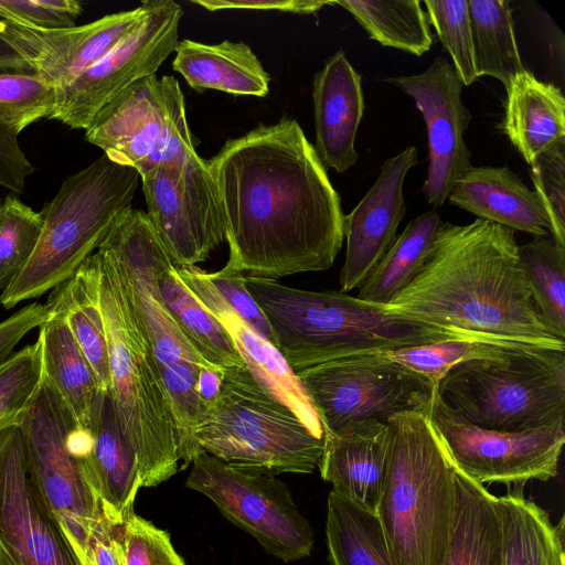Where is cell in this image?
<instances>
[{"mask_svg": "<svg viewBox=\"0 0 565 565\" xmlns=\"http://www.w3.org/2000/svg\"><path fill=\"white\" fill-rule=\"evenodd\" d=\"M97 253L115 267L142 320L172 407L185 467L203 454L194 439L195 385L200 370L213 366L195 351L160 298L158 275L172 259L147 213L131 207L118 216Z\"/></svg>", "mask_w": 565, "mask_h": 565, "instance_id": "7", "label": "cell"}, {"mask_svg": "<svg viewBox=\"0 0 565 565\" xmlns=\"http://www.w3.org/2000/svg\"><path fill=\"white\" fill-rule=\"evenodd\" d=\"M136 25L104 57L56 89L49 119L86 130L96 115L136 81L156 74L175 51L183 9L173 0H147Z\"/></svg>", "mask_w": 565, "mask_h": 565, "instance_id": "14", "label": "cell"}, {"mask_svg": "<svg viewBox=\"0 0 565 565\" xmlns=\"http://www.w3.org/2000/svg\"><path fill=\"white\" fill-rule=\"evenodd\" d=\"M0 210H1V204H0Z\"/></svg>", "mask_w": 565, "mask_h": 565, "instance_id": "54", "label": "cell"}, {"mask_svg": "<svg viewBox=\"0 0 565 565\" xmlns=\"http://www.w3.org/2000/svg\"><path fill=\"white\" fill-rule=\"evenodd\" d=\"M444 223L436 210L413 218L360 285L356 297L381 306L390 305L425 264Z\"/></svg>", "mask_w": 565, "mask_h": 565, "instance_id": "33", "label": "cell"}, {"mask_svg": "<svg viewBox=\"0 0 565 565\" xmlns=\"http://www.w3.org/2000/svg\"><path fill=\"white\" fill-rule=\"evenodd\" d=\"M428 415L456 469L476 483L522 488L527 481H547L558 472L564 422L522 431L480 428L449 408L437 391Z\"/></svg>", "mask_w": 565, "mask_h": 565, "instance_id": "15", "label": "cell"}, {"mask_svg": "<svg viewBox=\"0 0 565 565\" xmlns=\"http://www.w3.org/2000/svg\"><path fill=\"white\" fill-rule=\"evenodd\" d=\"M392 439L390 425L374 419L351 423L334 433L323 431L318 463L321 478L343 498L376 513Z\"/></svg>", "mask_w": 565, "mask_h": 565, "instance_id": "22", "label": "cell"}, {"mask_svg": "<svg viewBox=\"0 0 565 565\" xmlns=\"http://www.w3.org/2000/svg\"><path fill=\"white\" fill-rule=\"evenodd\" d=\"M384 307L430 326L565 349L534 305L514 232L486 220L444 223L420 270Z\"/></svg>", "mask_w": 565, "mask_h": 565, "instance_id": "2", "label": "cell"}, {"mask_svg": "<svg viewBox=\"0 0 565 565\" xmlns=\"http://www.w3.org/2000/svg\"><path fill=\"white\" fill-rule=\"evenodd\" d=\"M519 259L537 311L565 341V246L551 235L536 236L519 246Z\"/></svg>", "mask_w": 565, "mask_h": 565, "instance_id": "37", "label": "cell"}, {"mask_svg": "<svg viewBox=\"0 0 565 565\" xmlns=\"http://www.w3.org/2000/svg\"><path fill=\"white\" fill-rule=\"evenodd\" d=\"M429 24L451 57L465 86L478 79L467 0H425Z\"/></svg>", "mask_w": 565, "mask_h": 565, "instance_id": "42", "label": "cell"}, {"mask_svg": "<svg viewBox=\"0 0 565 565\" xmlns=\"http://www.w3.org/2000/svg\"><path fill=\"white\" fill-rule=\"evenodd\" d=\"M209 11L244 9L280 11L298 14H312L330 4L331 1L318 0H191Z\"/></svg>", "mask_w": 565, "mask_h": 565, "instance_id": "50", "label": "cell"}, {"mask_svg": "<svg viewBox=\"0 0 565 565\" xmlns=\"http://www.w3.org/2000/svg\"><path fill=\"white\" fill-rule=\"evenodd\" d=\"M50 298L62 308L100 390L109 393L108 343L99 301L97 254L94 253L74 276L56 287Z\"/></svg>", "mask_w": 565, "mask_h": 565, "instance_id": "30", "label": "cell"}, {"mask_svg": "<svg viewBox=\"0 0 565 565\" xmlns=\"http://www.w3.org/2000/svg\"><path fill=\"white\" fill-rule=\"evenodd\" d=\"M96 254L108 343L109 394L122 431L135 449L141 487H157L179 470L172 407L136 306L115 267Z\"/></svg>", "mask_w": 565, "mask_h": 565, "instance_id": "4", "label": "cell"}, {"mask_svg": "<svg viewBox=\"0 0 565 565\" xmlns=\"http://www.w3.org/2000/svg\"><path fill=\"white\" fill-rule=\"evenodd\" d=\"M473 61L478 78L490 76L507 88L523 72L508 0H468Z\"/></svg>", "mask_w": 565, "mask_h": 565, "instance_id": "35", "label": "cell"}, {"mask_svg": "<svg viewBox=\"0 0 565 565\" xmlns=\"http://www.w3.org/2000/svg\"><path fill=\"white\" fill-rule=\"evenodd\" d=\"M531 178L534 192L550 218L551 236L565 246V140L535 158Z\"/></svg>", "mask_w": 565, "mask_h": 565, "instance_id": "43", "label": "cell"}, {"mask_svg": "<svg viewBox=\"0 0 565 565\" xmlns=\"http://www.w3.org/2000/svg\"><path fill=\"white\" fill-rule=\"evenodd\" d=\"M241 271L224 266L205 276L227 306L252 329L276 347L275 337L262 309L249 294Z\"/></svg>", "mask_w": 565, "mask_h": 565, "instance_id": "46", "label": "cell"}, {"mask_svg": "<svg viewBox=\"0 0 565 565\" xmlns=\"http://www.w3.org/2000/svg\"><path fill=\"white\" fill-rule=\"evenodd\" d=\"M441 565H505L497 497L458 470L452 524Z\"/></svg>", "mask_w": 565, "mask_h": 565, "instance_id": "29", "label": "cell"}, {"mask_svg": "<svg viewBox=\"0 0 565 565\" xmlns=\"http://www.w3.org/2000/svg\"><path fill=\"white\" fill-rule=\"evenodd\" d=\"M522 345H526V343L448 340L384 353L394 361L427 376L437 384L445 373L456 364L473 359L498 355Z\"/></svg>", "mask_w": 565, "mask_h": 565, "instance_id": "38", "label": "cell"}, {"mask_svg": "<svg viewBox=\"0 0 565 565\" xmlns=\"http://www.w3.org/2000/svg\"><path fill=\"white\" fill-rule=\"evenodd\" d=\"M34 73L29 64L0 38V74Z\"/></svg>", "mask_w": 565, "mask_h": 565, "instance_id": "52", "label": "cell"}, {"mask_svg": "<svg viewBox=\"0 0 565 565\" xmlns=\"http://www.w3.org/2000/svg\"><path fill=\"white\" fill-rule=\"evenodd\" d=\"M174 52L172 68L199 93L214 89L255 97L269 93L270 76L244 42L206 44L184 39Z\"/></svg>", "mask_w": 565, "mask_h": 565, "instance_id": "27", "label": "cell"}, {"mask_svg": "<svg viewBox=\"0 0 565 565\" xmlns=\"http://www.w3.org/2000/svg\"><path fill=\"white\" fill-rule=\"evenodd\" d=\"M194 439L203 454L273 476L313 472L323 449V438L268 395L246 367L223 371L218 396L199 416Z\"/></svg>", "mask_w": 565, "mask_h": 565, "instance_id": "9", "label": "cell"}, {"mask_svg": "<svg viewBox=\"0 0 565 565\" xmlns=\"http://www.w3.org/2000/svg\"><path fill=\"white\" fill-rule=\"evenodd\" d=\"M147 215L175 266L206 260L225 239L214 177L195 151L140 174Z\"/></svg>", "mask_w": 565, "mask_h": 565, "instance_id": "16", "label": "cell"}, {"mask_svg": "<svg viewBox=\"0 0 565 565\" xmlns=\"http://www.w3.org/2000/svg\"><path fill=\"white\" fill-rule=\"evenodd\" d=\"M82 11L76 0H0V20L44 30L75 26Z\"/></svg>", "mask_w": 565, "mask_h": 565, "instance_id": "45", "label": "cell"}, {"mask_svg": "<svg viewBox=\"0 0 565 565\" xmlns=\"http://www.w3.org/2000/svg\"><path fill=\"white\" fill-rule=\"evenodd\" d=\"M18 134L0 120V185L18 194L35 168L20 147Z\"/></svg>", "mask_w": 565, "mask_h": 565, "instance_id": "47", "label": "cell"}, {"mask_svg": "<svg viewBox=\"0 0 565 565\" xmlns=\"http://www.w3.org/2000/svg\"><path fill=\"white\" fill-rule=\"evenodd\" d=\"M0 546L14 565H86L35 493L20 425L0 430Z\"/></svg>", "mask_w": 565, "mask_h": 565, "instance_id": "17", "label": "cell"}, {"mask_svg": "<svg viewBox=\"0 0 565 565\" xmlns=\"http://www.w3.org/2000/svg\"><path fill=\"white\" fill-rule=\"evenodd\" d=\"M409 95L423 115L428 137V169L423 193L428 204L440 207L455 182L471 164L463 134L471 115L461 93L465 87L452 64L438 56L423 72L386 79Z\"/></svg>", "mask_w": 565, "mask_h": 565, "instance_id": "18", "label": "cell"}, {"mask_svg": "<svg viewBox=\"0 0 565 565\" xmlns=\"http://www.w3.org/2000/svg\"><path fill=\"white\" fill-rule=\"evenodd\" d=\"M369 36L383 46L422 56L433 45L426 11L418 0H335Z\"/></svg>", "mask_w": 565, "mask_h": 565, "instance_id": "36", "label": "cell"}, {"mask_svg": "<svg viewBox=\"0 0 565 565\" xmlns=\"http://www.w3.org/2000/svg\"><path fill=\"white\" fill-rule=\"evenodd\" d=\"M392 449L376 516L404 565H441L452 524L457 469L428 412L387 420Z\"/></svg>", "mask_w": 565, "mask_h": 565, "instance_id": "5", "label": "cell"}, {"mask_svg": "<svg viewBox=\"0 0 565 565\" xmlns=\"http://www.w3.org/2000/svg\"><path fill=\"white\" fill-rule=\"evenodd\" d=\"M417 162L414 146L386 159L373 185L344 216L347 252L340 273L341 292L360 287L396 241L406 213L404 181Z\"/></svg>", "mask_w": 565, "mask_h": 565, "instance_id": "20", "label": "cell"}, {"mask_svg": "<svg viewBox=\"0 0 565 565\" xmlns=\"http://www.w3.org/2000/svg\"><path fill=\"white\" fill-rule=\"evenodd\" d=\"M85 139L139 175L195 151L183 93L171 75L132 83L96 115Z\"/></svg>", "mask_w": 565, "mask_h": 565, "instance_id": "12", "label": "cell"}, {"mask_svg": "<svg viewBox=\"0 0 565 565\" xmlns=\"http://www.w3.org/2000/svg\"><path fill=\"white\" fill-rule=\"evenodd\" d=\"M185 486L211 499L232 523L288 563L308 556L313 531L288 486L273 475L232 466L210 454L191 462Z\"/></svg>", "mask_w": 565, "mask_h": 565, "instance_id": "13", "label": "cell"}, {"mask_svg": "<svg viewBox=\"0 0 565 565\" xmlns=\"http://www.w3.org/2000/svg\"><path fill=\"white\" fill-rule=\"evenodd\" d=\"M141 11L140 4L79 26L54 30L0 20V38L35 74L60 89L97 63L129 33Z\"/></svg>", "mask_w": 565, "mask_h": 565, "instance_id": "19", "label": "cell"}, {"mask_svg": "<svg viewBox=\"0 0 565 565\" xmlns=\"http://www.w3.org/2000/svg\"><path fill=\"white\" fill-rule=\"evenodd\" d=\"M440 399L480 428L522 431L565 419V349L522 345L461 362L439 380Z\"/></svg>", "mask_w": 565, "mask_h": 565, "instance_id": "8", "label": "cell"}, {"mask_svg": "<svg viewBox=\"0 0 565 565\" xmlns=\"http://www.w3.org/2000/svg\"><path fill=\"white\" fill-rule=\"evenodd\" d=\"M207 163L228 244L226 267L278 280L333 266L345 215L327 169L295 119L260 124L228 139Z\"/></svg>", "mask_w": 565, "mask_h": 565, "instance_id": "1", "label": "cell"}, {"mask_svg": "<svg viewBox=\"0 0 565 565\" xmlns=\"http://www.w3.org/2000/svg\"><path fill=\"white\" fill-rule=\"evenodd\" d=\"M477 218L509 230L548 236L552 225L539 196L508 167H471L457 179L448 199Z\"/></svg>", "mask_w": 565, "mask_h": 565, "instance_id": "25", "label": "cell"}, {"mask_svg": "<svg viewBox=\"0 0 565 565\" xmlns=\"http://www.w3.org/2000/svg\"><path fill=\"white\" fill-rule=\"evenodd\" d=\"M521 489L497 497L505 565H565L564 521L554 525L548 513L526 499Z\"/></svg>", "mask_w": 565, "mask_h": 565, "instance_id": "31", "label": "cell"}, {"mask_svg": "<svg viewBox=\"0 0 565 565\" xmlns=\"http://www.w3.org/2000/svg\"><path fill=\"white\" fill-rule=\"evenodd\" d=\"M296 375L329 433L360 420L387 423L399 413L428 412L437 386L384 352L331 360Z\"/></svg>", "mask_w": 565, "mask_h": 565, "instance_id": "11", "label": "cell"}, {"mask_svg": "<svg viewBox=\"0 0 565 565\" xmlns=\"http://www.w3.org/2000/svg\"><path fill=\"white\" fill-rule=\"evenodd\" d=\"M315 150L326 169L344 172L355 164V138L364 114L360 74L343 50L313 77Z\"/></svg>", "mask_w": 565, "mask_h": 565, "instance_id": "23", "label": "cell"}, {"mask_svg": "<svg viewBox=\"0 0 565 565\" xmlns=\"http://www.w3.org/2000/svg\"><path fill=\"white\" fill-rule=\"evenodd\" d=\"M504 134L531 166L535 158L565 140V98L559 87L524 70L505 88Z\"/></svg>", "mask_w": 565, "mask_h": 565, "instance_id": "28", "label": "cell"}, {"mask_svg": "<svg viewBox=\"0 0 565 565\" xmlns=\"http://www.w3.org/2000/svg\"><path fill=\"white\" fill-rule=\"evenodd\" d=\"M42 228L40 212L15 195H8L0 210V288L3 290L29 262Z\"/></svg>", "mask_w": 565, "mask_h": 565, "instance_id": "39", "label": "cell"}, {"mask_svg": "<svg viewBox=\"0 0 565 565\" xmlns=\"http://www.w3.org/2000/svg\"><path fill=\"white\" fill-rule=\"evenodd\" d=\"M0 565H14L7 553L0 546Z\"/></svg>", "mask_w": 565, "mask_h": 565, "instance_id": "53", "label": "cell"}, {"mask_svg": "<svg viewBox=\"0 0 565 565\" xmlns=\"http://www.w3.org/2000/svg\"><path fill=\"white\" fill-rule=\"evenodd\" d=\"M56 104V88L35 73L0 74V120L20 134L41 118H49Z\"/></svg>", "mask_w": 565, "mask_h": 565, "instance_id": "40", "label": "cell"}, {"mask_svg": "<svg viewBox=\"0 0 565 565\" xmlns=\"http://www.w3.org/2000/svg\"><path fill=\"white\" fill-rule=\"evenodd\" d=\"M125 565H186L170 535L135 512L124 522Z\"/></svg>", "mask_w": 565, "mask_h": 565, "instance_id": "44", "label": "cell"}, {"mask_svg": "<svg viewBox=\"0 0 565 565\" xmlns=\"http://www.w3.org/2000/svg\"><path fill=\"white\" fill-rule=\"evenodd\" d=\"M76 425L67 405L43 377L20 422L28 475L45 509L88 565L90 533L106 516L70 440Z\"/></svg>", "mask_w": 565, "mask_h": 565, "instance_id": "10", "label": "cell"}, {"mask_svg": "<svg viewBox=\"0 0 565 565\" xmlns=\"http://www.w3.org/2000/svg\"><path fill=\"white\" fill-rule=\"evenodd\" d=\"M158 290L179 329L204 361L218 371L246 367L224 327L182 282L173 262L159 273Z\"/></svg>", "mask_w": 565, "mask_h": 565, "instance_id": "32", "label": "cell"}, {"mask_svg": "<svg viewBox=\"0 0 565 565\" xmlns=\"http://www.w3.org/2000/svg\"><path fill=\"white\" fill-rule=\"evenodd\" d=\"M222 379L223 371L213 367H202L200 370L195 385L199 416L215 403L221 390Z\"/></svg>", "mask_w": 565, "mask_h": 565, "instance_id": "51", "label": "cell"}, {"mask_svg": "<svg viewBox=\"0 0 565 565\" xmlns=\"http://www.w3.org/2000/svg\"><path fill=\"white\" fill-rule=\"evenodd\" d=\"M43 380L40 342L29 344L0 367V430L20 425Z\"/></svg>", "mask_w": 565, "mask_h": 565, "instance_id": "41", "label": "cell"}, {"mask_svg": "<svg viewBox=\"0 0 565 565\" xmlns=\"http://www.w3.org/2000/svg\"><path fill=\"white\" fill-rule=\"evenodd\" d=\"M244 282L295 373L351 355L448 340L514 342L430 326L341 291L302 290L247 275Z\"/></svg>", "mask_w": 565, "mask_h": 565, "instance_id": "3", "label": "cell"}, {"mask_svg": "<svg viewBox=\"0 0 565 565\" xmlns=\"http://www.w3.org/2000/svg\"><path fill=\"white\" fill-rule=\"evenodd\" d=\"M40 326L43 377L70 408L77 425L88 429L102 395L95 373L73 337L62 308L51 298Z\"/></svg>", "mask_w": 565, "mask_h": 565, "instance_id": "26", "label": "cell"}, {"mask_svg": "<svg viewBox=\"0 0 565 565\" xmlns=\"http://www.w3.org/2000/svg\"><path fill=\"white\" fill-rule=\"evenodd\" d=\"M47 316V306L39 302L22 307L0 322V367L11 358L20 340Z\"/></svg>", "mask_w": 565, "mask_h": 565, "instance_id": "48", "label": "cell"}, {"mask_svg": "<svg viewBox=\"0 0 565 565\" xmlns=\"http://www.w3.org/2000/svg\"><path fill=\"white\" fill-rule=\"evenodd\" d=\"M326 534L332 565H404L392 552L376 514L334 490L328 497Z\"/></svg>", "mask_w": 565, "mask_h": 565, "instance_id": "34", "label": "cell"}, {"mask_svg": "<svg viewBox=\"0 0 565 565\" xmlns=\"http://www.w3.org/2000/svg\"><path fill=\"white\" fill-rule=\"evenodd\" d=\"M122 524H116L107 518L99 522L90 533L87 561L88 565H125Z\"/></svg>", "mask_w": 565, "mask_h": 565, "instance_id": "49", "label": "cell"}, {"mask_svg": "<svg viewBox=\"0 0 565 565\" xmlns=\"http://www.w3.org/2000/svg\"><path fill=\"white\" fill-rule=\"evenodd\" d=\"M175 270L182 282L224 327L256 383L287 406L316 437L323 438L322 425L305 387L277 348L227 306L204 270L196 265L175 266Z\"/></svg>", "mask_w": 565, "mask_h": 565, "instance_id": "21", "label": "cell"}, {"mask_svg": "<svg viewBox=\"0 0 565 565\" xmlns=\"http://www.w3.org/2000/svg\"><path fill=\"white\" fill-rule=\"evenodd\" d=\"M89 430L92 445L81 458L84 476L105 516L122 524L134 513L142 487L135 449L122 431L109 393L102 395Z\"/></svg>", "mask_w": 565, "mask_h": 565, "instance_id": "24", "label": "cell"}, {"mask_svg": "<svg viewBox=\"0 0 565 565\" xmlns=\"http://www.w3.org/2000/svg\"><path fill=\"white\" fill-rule=\"evenodd\" d=\"M140 175L103 154L68 175L40 211L42 228L24 268L2 290L0 303L10 309L67 281L94 254L131 202Z\"/></svg>", "mask_w": 565, "mask_h": 565, "instance_id": "6", "label": "cell"}]
</instances>
